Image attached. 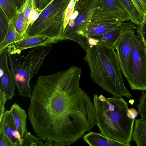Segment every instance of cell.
Here are the masks:
<instances>
[{
	"label": "cell",
	"mask_w": 146,
	"mask_h": 146,
	"mask_svg": "<svg viewBox=\"0 0 146 146\" xmlns=\"http://www.w3.org/2000/svg\"><path fill=\"white\" fill-rule=\"evenodd\" d=\"M0 146H13L4 130L0 128Z\"/></svg>",
	"instance_id": "4316f807"
},
{
	"label": "cell",
	"mask_w": 146,
	"mask_h": 146,
	"mask_svg": "<svg viewBox=\"0 0 146 146\" xmlns=\"http://www.w3.org/2000/svg\"><path fill=\"white\" fill-rule=\"evenodd\" d=\"M9 22L5 13L0 10V42L3 40L7 32Z\"/></svg>",
	"instance_id": "603a6c76"
},
{
	"label": "cell",
	"mask_w": 146,
	"mask_h": 146,
	"mask_svg": "<svg viewBox=\"0 0 146 146\" xmlns=\"http://www.w3.org/2000/svg\"><path fill=\"white\" fill-rule=\"evenodd\" d=\"M115 49L100 43L88 46L84 59L89 67L90 76L96 84L113 95L130 98L133 97L124 86Z\"/></svg>",
	"instance_id": "7a4b0ae2"
},
{
	"label": "cell",
	"mask_w": 146,
	"mask_h": 146,
	"mask_svg": "<svg viewBox=\"0 0 146 146\" xmlns=\"http://www.w3.org/2000/svg\"><path fill=\"white\" fill-rule=\"evenodd\" d=\"M21 146H45L42 140L27 131L22 140Z\"/></svg>",
	"instance_id": "7402d4cb"
},
{
	"label": "cell",
	"mask_w": 146,
	"mask_h": 146,
	"mask_svg": "<svg viewBox=\"0 0 146 146\" xmlns=\"http://www.w3.org/2000/svg\"><path fill=\"white\" fill-rule=\"evenodd\" d=\"M121 23L116 16L102 10L99 7L94 11L88 24V38L104 33Z\"/></svg>",
	"instance_id": "ba28073f"
},
{
	"label": "cell",
	"mask_w": 146,
	"mask_h": 146,
	"mask_svg": "<svg viewBox=\"0 0 146 146\" xmlns=\"http://www.w3.org/2000/svg\"><path fill=\"white\" fill-rule=\"evenodd\" d=\"M140 12L144 15L146 14V8L140 0H132Z\"/></svg>",
	"instance_id": "4dcf8cb0"
},
{
	"label": "cell",
	"mask_w": 146,
	"mask_h": 146,
	"mask_svg": "<svg viewBox=\"0 0 146 146\" xmlns=\"http://www.w3.org/2000/svg\"><path fill=\"white\" fill-rule=\"evenodd\" d=\"M146 8V0H140Z\"/></svg>",
	"instance_id": "d590c367"
},
{
	"label": "cell",
	"mask_w": 146,
	"mask_h": 146,
	"mask_svg": "<svg viewBox=\"0 0 146 146\" xmlns=\"http://www.w3.org/2000/svg\"><path fill=\"white\" fill-rule=\"evenodd\" d=\"M129 14L132 23L137 26L142 22L144 15L138 10L132 0H117Z\"/></svg>",
	"instance_id": "d6986e66"
},
{
	"label": "cell",
	"mask_w": 146,
	"mask_h": 146,
	"mask_svg": "<svg viewBox=\"0 0 146 146\" xmlns=\"http://www.w3.org/2000/svg\"><path fill=\"white\" fill-rule=\"evenodd\" d=\"M71 0H52L38 19L29 26L27 36L42 35L56 38L59 41L64 30L66 9Z\"/></svg>",
	"instance_id": "5b68a950"
},
{
	"label": "cell",
	"mask_w": 146,
	"mask_h": 146,
	"mask_svg": "<svg viewBox=\"0 0 146 146\" xmlns=\"http://www.w3.org/2000/svg\"><path fill=\"white\" fill-rule=\"evenodd\" d=\"M75 4V0H71L66 9L65 14L64 31L68 24L71 15L74 10Z\"/></svg>",
	"instance_id": "484cf974"
},
{
	"label": "cell",
	"mask_w": 146,
	"mask_h": 146,
	"mask_svg": "<svg viewBox=\"0 0 146 146\" xmlns=\"http://www.w3.org/2000/svg\"><path fill=\"white\" fill-rule=\"evenodd\" d=\"M136 29L138 35L146 46V14L144 15L142 22L138 26Z\"/></svg>",
	"instance_id": "d4e9b609"
},
{
	"label": "cell",
	"mask_w": 146,
	"mask_h": 146,
	"mask_svg": "<svg viewBox=\"0 0 146 146\" xmlns=\"http://www.w3.org/2000/svg\"><path fill=\"white\" fill-rule=\"evenodd\" d=\"M100 0H94L87 6L74 9L62 32L60 41L70 40L79 44L85 50L88 47L87 31L91 16L99 7Z\"/></svg>",
	"instance_id": "8992f818"
},
{
	"label": "cell",
	"mask_w": 146,
	"mask_h": 146,
	"mask_svg": "<svg viewBox=\"0 0 146 146\" xmlns=\"http://www.w3.org/2000/svg\"><path fill=\"white\" fill-rule=\"evenodd\" d=\"M98 40L95 38L89 37L87 40V44L88 46H94L98 44Z\"/></svg>",
	"instance_id": "836d02e7"
},
{
	"label": "cell",
	"mask_w": 146,
	"mask_h": 146,
	"mask_svg": "<svg viewBox=\"0 0 146 146\" xmlns=\"http://www.w3.org/2000/svg\"><path fill=\"white\" fill-rule=\"evenodd\" d=\"M96 125L103 135L130 146L135 119L128 115V104L122 97L94 95Z\"/></svg>",
	"instance_id": "3957f363"
},
{
	"label": "cell",
	"mask_w": 146,
	"mask_h": 146,
	"mask_svg": "<svg viewBox=\"0 0 146 146\" xmlns=\"http://www.w3.org/2000/svg\"><path fill=\"white\" fill-rule=\"evenodd\" d=\"M136 107L142 120L146 121V90L139 98Z\"/></svg>",
	"instance_id": "cb8c5ba5"
},
{
	"label": "cell",
	"mask_w": 146,
	"mask_h": 146,
	"mask_svg": "<svg viewBox=\"0 0 146 146\" xmlns=\"http://www.w3.org/2000/svg\"><path fill=\"white\" fill-rule=\"evenodd\" d=\"M138 111L135 109L131 108L129 109L128 111V117L132 119H135L137 117Z\"/></svg>",
	"instance_id": "d6a6232c"
},
{
	"label": "cell",
	"mask_w": 146,
	"mask_h": 146,
	"mask_svg": "<svg viewBox=\"0 0 146 146\" xmlns=\"http://www.w3.org/2000/svg\"><path fill=\"white\" fill-rule=\"evenodd\" d=\"M0 6L9 23L13 21L18 10L14 0H0Z\"/></svg>",
	"instance_id": "ffe728a7"
},
{
	"label": "cell",
	"mask_w": 146,
	"mask_h": 146,
	"mask_svg": "<svg viewBox=\"0 0 146 146\" xmlns=\"http://www.w3.org/2000/svg\"><path fill=\"white\" fill-rule=\"evenodd\" d=\"M7 100L4 93L0 90V119L2 117L5 110V106Z\"/></svg>",
	"instance_id": "f1b7e54d"
},
{
	"label": "cell",
	"mask_w": 146,
	"mask_h": 146,
	"mask_svg": "<svg viewBox=\"0 0 146 146\" xmlns=\"http://www.w3.org/2000/svg\"><path fill=\"white\" fill-rule=\"evenodd\" d=\"M10 110L22 141L26 133L28 131L26 112L16 103L12 105Z\"/></svg>",
	"instance_id": "9a60e30c"
},
{
	"label": "cell",
	"mask_w": 146,
	"mask_h": 146,
	"mask_svg": "<svg viewBox=\"0 0 146 146\" xmlns=\"http://www.w3.org/2000/svg\"><path fill=\"white\" fill-rule=\"evenodd\" d=\"M135 32V30H132L124 33L114 46L116 50L122 73L126 79L129 75L133 37Z\"/></svg>",
	"instance_id": "9c48e42d"
},
{
	"label": "cell",
	"mask_w": 146,
	"mask_h": 146,
	"mask_svg": "<svg viewBox=\"0 0 146 146\" xmlns=\"http://www.w3.org/2000/svg\"><path fill=\"white\" fill-rule=\"evenodd\" d=\"M137 28L132 22H122L104 33L90 37L97 39L98 43L114 48L118 40L124 33L130 30H135Z\"/></svg>",
	"instance_id": "7c38bea8"
},
{
	"label": "cell",
	"mask_w": 146,
	"mask_h": 146,
	"mask_svg": "<svg viewBox=\"0 0 146 146\" xmlns=\"http://www.w3.org/2000/svg\"><path fill=\"white\" fill-rule=\"evenodd\" d=\"M24 4L18 10L13 22L15 27L18 41L27 36V31L28 25L25 19Z\"/></svg>",
	"instance_id": "ac0fdd59"
},
{
	"label": "cell",
	"mask_w": 146,
	"mask_h": 146,
	"mask_svg": "<svg viewBox=\"0 0 146 146\" xmlns=\"http://www.w3.org/2000/svg\"><path fill=\"white\" fill-rule=\"evenodd\" d=\"M0 128L4 130L13 146H21L22 141L10 110H5L0 119Z\"/></svg>",
	"instance_id": "4fadbf2b"
},
{
	"label": "cell",
	"mask_w": 146,
	"mask_h": 146,
	"mask_svg": "<svg viewBox=\"0 0 146 146\" xmlns=\"http://www.w3.org/2000/svg\"><path fill=\"white\" fill-rule=\"evenodd\" d=\"M131 140L137 146H146V121L135 119Z\"/></svg>",
	"instance_id": "e0dca14e"
},
{
	"label": "cell",
	"mask_w": 146,
	"mask_h": 146,
	"mask_svg": "<svg viewBox=\"0 0 146 146\" xmlns=\"http://www.w3.org/2000/svg\"><path fill=\"white\" fill-rule=\"evenodd\" d=\"M59 40L48 36L36 35L27 36L9 45L7 48L8 54H20L22 50L39 46L52 44Z\"/></svg>",
	"instance_id": "30bf717a"
},
{
	"label": "cell",
	"mask_w": 146,
	"mask_h": 146,
	"mask_svg": "<svg viewBox=\"0 0 146 146\" xmlns=\"http://www.w3.org/2000/svg\"><path fill=\"white\" fill-rule=\"evenodd\" d=\"M94 0H75L74 9H79L89 5Z\"/></svg>",
	"instance_id": "f546056e"
},
{
	"label": "cell",
	"mask_w": 146,
	"mask_h": 146,
	"mask_svg": "<svg viewBox=\"0 0 146 146\" xmlns=\"http://www.w3.org/2000/svg\"><path fill=\"white\" fill-rule=\"evenodd\" d=\"M52 48V45L49 44L35 47L26 55L8 54L12 78L21 97H31L30 80L38 72Z\"/></svg>",
	"instance_id": "277c9868"
},
{
	"label": "cell",
	"mask_w": 146,
	"mask_h": 146,
	"mask_svg": "<svg viewBox=\"0 0 146 146\" xmlns=\"http://www.w3.org/2000/svg\"><path fill=\"white\" fill-rule=\"evenodd\" d=\"M18 41L16 29L13 21L9 23L5 38L0 42V52L6 49L11 44Z\"/></svg>",
	"instance_id": "44dd1931"
},
{
	"label": "cell",
	"mask_w": 146,
	"mask_h": 146,
	"mask_svg": "<svg viewBox=\"0 0 146 146\" xmlns=\"http://www.w3.org/2000/svg\"><path fill=\"white\" fill-rule=\"evenodd\" d=\"M36 7L42 10L46 7L52 0H35Z\"/></svg>",
	"instance_id": "1f68e13d"
},
{
	"label": "cell",
	"mask_w": 146,
	"mask_h": 146,
	"mask_svg": "<svg viewBox=\"0 0 146 146\" xmlns=\"http://www.w3.org/2000/svg\"><path fill=\"white\" fill-rule=\"evenodd\" d=\"M44 9L40 10L36 7L32 10L29 17V25L33 23L38 19Z\"/></svg>",
	"instance_id": "83f0119b"
},
{
	"label": "cell",
	"mask_w": 146,
	"mask_h": 146,
	"mask_svg": "<svg viewBox=\"0 0 146 146\" xmlns=\"http://www.w3.org/2000/svg\"><path fill=\"white\" fill-rule=\"evenodd\" d=\"M7 49L0 52V90L7 100H12L15 95V85L8 64Z\"/></svg>",
	"instance_id": "8fae6325"
},
{
	"label": "cell",
	"mask_w": 146,
	"mask_h": 146,
	"mask_svg": "<svg viewBox=\"0 0 146 146\" xmlns=\"http://www.w3.org/2000/svg\"><path fill=\"white\" fill-rule=\"evenodd\" d=\"M17 7L18 10L24 4L26 0H14Z\"/></svg>",
	"instance_id": "e575fe53"
},
{
	"label": "cell",
	"mask_w": 146,
	"mask_h": 146,
	"mask_svg": "<svg viewBox=\"0 0 146 146\" xmlns=\"http://www.w3.org/2000/svg\"><path fill=\"white\" fill-rule=\"evenodd\" d=\"M83 139L90 146H126L122 143L105 136L101 133L91 131L84 135Z\"/></svg>",
	"instance_id": "2e32d148"
},
{
	"label": "cell",
	"mask_w": 146,
	"mask_h": 146,
	"mask_svg": "<svg viewBox=\"0 0 146 146\" xmlns=\"http://www.w3.org/2000/svg\"><path fill=\"white\" fill-rule=\"evenodd\" d=\"M99 7L117 17L121 23L130 20L129 14L117 0H100Z\"/></svg>",
	"instance_id": "5bb4252c"
},
{
	"label": "cell",
	"mask_w": 146,
	"mask_h": 146,
	"mask_svg": "<svg viewBox=\"0 0 146 146\" xmlns=\"http://www.w3.org/2000/svg\"><path fill=\"white\" fill-rule=\"evenodd\" d=\"M81 68L39 76L33 87L28 116L32 129L44 141L70 146L96 124L93 102L80 87Z\"/></svg>",
	"instance_id": "6da1fadb"
},
{
	"label": "cell",
	"mask_w": 146,
	"mask_h": 146,
	"mask_svg": "<svg viewBox=\"0 0 146 146\" xmlns=\"http://www.w3.org/2000/svg\"><path fill=\"white\" fill-rule=\"evenodd\" d=\"M126 79L133 90H146V46L140 37L135 34L129 75Z\"/></svg>",
	"instance_id": "52a82bcc"
}]
</instances>
